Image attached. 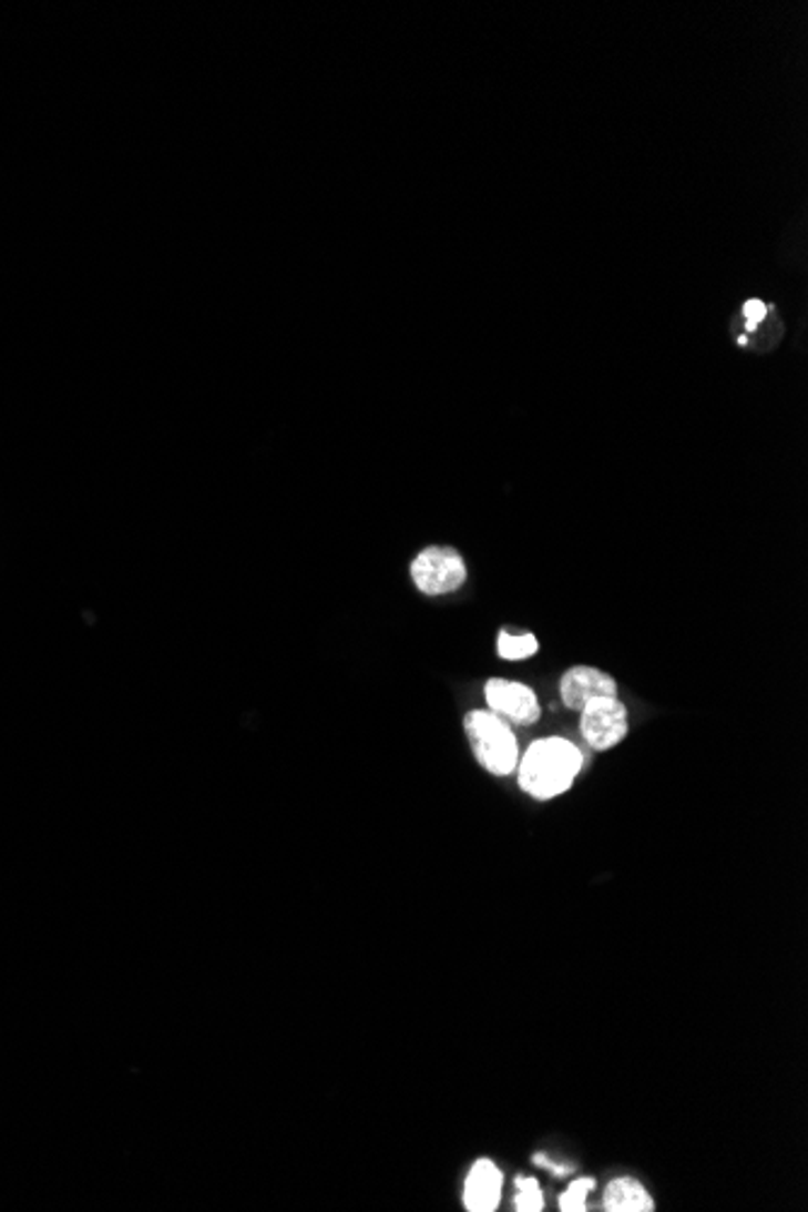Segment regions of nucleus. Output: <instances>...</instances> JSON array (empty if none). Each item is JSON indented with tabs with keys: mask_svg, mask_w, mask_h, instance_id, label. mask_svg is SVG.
<instances>
[{
	"mask_svg": "<svg viewBox=\"0 0 808 1212\" xmlns=\"http://www.w3.org/2000/svg\"><path fill=\"white\" fill-rule=\"evenodd\" d=\"M412 581L421 593L446 595L468 581L466 559L453 548H427L412 562Z\"/></svg>",
	"mask_w": 808,
	"mask_h": 1212,
	"instance_id": "obj_3",
	"label": "nucleus"
},
{
	"mask_svg": "<svg viewBox=\"0 0 808 1212\" xmlns=\"http://www.w3.org/2000/svg\"><path fill=\"white\" fill-rule=\"evenodd\" d=\"M538 639L535 634L530 632H523V634H511L509 630H501L499 632V639H497V654L501 659L507 661H523V659H530L538 654Z\"/></svg>",
	"mask_w": 808,
	"mask_h": 1212,
	"instance_id": "obj_9",
	"label": "nucleus"
},
{
	"mask_svg": "<svg viewBox=\"0 0 808 1212\" xmlns=\"http://www.w3.org/2000/svg\"><path fill=\"white\" fill-rule=\"evenodd\" d=\"M770 310H773V308H767V305H765L763 301L750 298V301L744 305V323H746V329H748V332L758 329V327L765 323V319H767V315H770Z\"/></svg>",
	"mask_w": 808,
	"mask_h": 1212,
	"instance_id": "obj_12",
	"label": "nucleus"
},
{
	"mask_svg": "<svg viewBox=\"0 0 808 1212\" xmlns=\"http://www.w3.org/2000/svg\"><path fill=\"white\" fill-rule=\"evenodd\" d=\"M581 714V736L593 751H611L627 736V710L617 697H595Z\"/></svg>",
	"mask_w": 808,
	"mask_h": 1212,
	"instance_id": "obj_4",
	"label": "nucleus"
},
{
	"mask_svg": "<svg viewBox=\"0 0 808 1212\" xmlns=\"http://www.w3.org/2000/svg\"><path fill=\"white\" fill-rule=\"evenodd\" d=\"M489 712H494L509 726H533L540 719V702L533 690L523 683L492 678L484 685Z\"/></svg>",
	"mask_w": 808,
	"mask_h": 1212,
	"instance_id": "obj_5",
	"label": "nucleus"
},
{
	"mask_svg": "<svg viewBox=\"0 0 808 1212\" xmlns=\"http://www.w3.org/2000/svg\"><path fill=\"white\" fill-rule=\"evenodd\" d=\"M584 767V755L566 739H540L519 761V784L538 802H550L572 790L576 775Z\"/></svg>",
	"mask_w": 808,
	"mask_h": 1212,
	"instance_id": "obj_1",
	"label": "nucleus"
},
{
	"mask_svg": "<svg viewBox=\"0 0 808 1212\" xmlns=\"http://www.w3.org/2000/svg\"><path fill=\"white\" fill-rule=\"evenodd\" d=\"M462 726H466V736L470 741V748L477 757V763H480L489 775L509 777L511 772L519 767V761H521L519 743H515L511 726L503 722V719H499L494 712L472 710L466 719H462Z\"/></svg>",
	"mask_w": 808,
	"mask_h": 1212,
	"instance_id": "obj_2",
	"label": "nucleus"
},
{
	"mask_svg": "<svg viewBox=\"0 0 808 1212\" xmlns=\"http://www.w3.org/2000/svg\"><path fill=\"white\" fill-rule=\"evenodd\" d=\"M533 1162H535L538 1167H545V1169H550L554 1177H566V1174H572V1167H560V1164H552V1162L548 1160V1154H535V1157H533Z\"/></svg>",
	"mask_w": 808,
	"mask_h": 1212,
	"instance_id": "obj_13",
	"label": "nucleus"
},
{
	"mask_svg": "<svg viewBox=\"0 0 808 1212\" xmlns=\"http://www.w3.org/2000/svg\"><path fill=\"white\" fill-rule=\"evenodd\" d=\"M513 1205L519 1212H542L545 1210V1195L540 1183L530 1177H515V1198Z\"/></svg>",
	"mask_w": 808,
	"mask_h": 1212,
	"instance_id": "obj_10",
	"label": "nucleus"
},
{
	"mask_svg": "<svg viewBox=\"0 0 808 1212\" xmlns=\"http://www.w3.org/2000/svg\"><path fill=\"white\" fill-rule=\"evenodd\" d=\"M560 695L564 707L581 712L595 697H617V683L613 675L591 665H574L562 675Z\"/></svg>",
	"mask_w": 808,
	"mask_h": 1212,
	"instance_id": "obj_6",
	"label": "nucleus"
},
{
	"mask_svg": "<svg viewBox=\"0 0 808 1212\" xmlns=\"http://www.w3.org/2000/svg\"><path fill=\"white\" fill-rule=\"evenodd\" d=\"M603 1210L607 1212H654L656 1203L644 1183L632 1177H620L605 1186Z\"/></svg>",
	"mask_w": 808,
	"mask_h": 1212,
	"instance_id": "obj_8",
	"label": "nucleus"
},
{
	"mask_svg": "<svg viewBox=\"0 0 808 1212\" xmlns=\"http://www.w3.org/2000/svg\"><path fill=\"white\" fill-rule=\"evenodd\" d=\"M595 1189V1179H579L560 1195V1210L562 1212H584L586 1198Z\"/></svg>",
	"mask_w": 808,
	"mask_h": 1212,
	"instance_id": "obj_11",
	"label": "nucleus"
},
{
	"mask_svg": "<svg viewBox=\"0 0 808 1212\" xmlns=\"http://www.w3.org/2000/svg\"><path fill=\"white\" fill-rule=\"evenodd\" d=\"M503 1174L492 1160H477L462 1189V1203L470 1212H494L501 1203Z\"/></svg>",
	"mask_w": 808,
	"mask_h": 1212,
	"instance_id": "obj_7",
	"label": "nucleus"
}]
</instances>
